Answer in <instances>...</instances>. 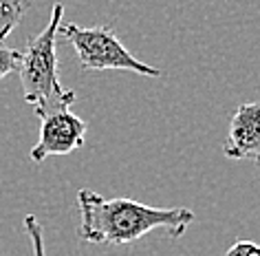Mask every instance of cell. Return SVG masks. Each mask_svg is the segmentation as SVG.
Returning <instances> with one entry per match:
<instances>
[{
  "instance_id": "1",
  "label": "cell",
  "mask_w": 260,
  "mask_h": 256,
  "mask_svg": "<svg viewBox=\"0 0 260 256\" xmlns=\"http://www.w3.org/2000/svg\"><path fill=\"white\" fill-rule=\"evenodd\" d=\"M80 239L84 243L128 245L154 230H166L172 239L187 232L194 221L190 208H152L128 196H106L93 190L77 192Z\"/></svg>"
},
{
  "instance_id": "2",
  "label": "cell",
  "mask_w": 260,
  "mask_h": 256,
  "mask_svg": "<svg viewBox=\"0 0 260 256\" xmlns=\"http://www.w3.org/2000/svg\"><path fill=\"white\" fill-rule=\"evenodd\" d=\"M64 18V7L53 5L51 20L38 36H31L27 47L20 51L18 75L22 84L24 102L34 106L38 117L51 110L71 108L77 100L73 89H64L57 71V29Z\"/></svg>"
},
{
  "instance_id": "3",
  "label": "cell",
  "mask_w": 260,
  "mask_h": 256,
  "mask_svg": "<svg viewBox=\"0 0 260 256\" xmlns=\"http://www.w3.org/2000/svg\"><path fill=\"white\" fill-rule=\"evenodd\" d=\"M57 34L71 42L77 53V62L84 71H130V73L161 77L166 75L161 69L141 62L123 47L115 29L106 27H77L73 22H60Z\"/></svg>"
},
{
  "instance_id": "4",
  "label": "cell",
  "mask_w": 260,
  "mask_h": 256,
  "mask_svg": "<svg viewBox=\"0 0 260 256\" xmlns=\"http://www.w3.org/2000/svg\"><path fill=\"white\" fill-rule=\"evenodd\" d=\"M86 122L77 117L71 108L51 110L40 117V137L31 148V161L42 163L47 157L69 155L82 148L86 141Z\"/></svg>"
},
{
  "instance_id": "5",
  "label": "cell",
  "mask_w": 260,
  "mask_h": 256,
  "mask_svg": "<svg viewBox=\"0 0 260 256\" xmlns=\"http://www.w3.org/2000/svg\"><path fill=\"white\" fill-rule=\"evenodd\" d=\"M225 157L230 159H260V102L240 104L232 115L230 130L223 146Z\"/></svg>"
},
{
  "instance_id": "6",
  "label": "cell",
  "mask_w": 260,
  "mask_h": 256,
  "mask_svg": "<svg viewBox=\"0 0 260 256\" xmlns=\"http://www.w3.org/2000/svg\"><path fill=\"white\" fill-rule=\"evenodd\" d=\"M29 7V0H0V44L20 24Z\"/></svg>"
},
{
  "instance_id": "7",
  "label": "cell",
  "mask_w": 260,
  "mask_h": 256,
  "mask_svg": "<svg viewBox=\"0 0 260 256\" xmlns=\"http://www.w3.org/2000/svg\"><path fill=\"white\" fill-rule=\"evenodd\" d=\"M24 230H27L29 239H31V247H34V256H47L44 254V236H42V225L36 219V214H27L24 216Z\"/></svg>"
},
{
  "instance_id": "8",
  "label": "cell",
  "mask_w": 260,
  "mask_h": 256,
  "mask_svg": "<svg viewBox=\"0 0 260 256\" xmlns=\"http://www.w3.org/2000/svg\"><path fill=\"white\" fill-rule=\"evenodd\" d=\"M18 62H20V51L7 49L0 44V80H5L9 73L18 71Z\"/></svg>"
},
{
  "instance_id": "9",
  "label": "cell",
  "mask_w": 260,
  "mask_h": 256,
  "mask_svg": "<svg viewBox=\"0 0 260 256\" xmlns=\"http://www.w3.org/2000/svg\"><path fill=\"white\" fill-rule=\"evenodd\" d=\"M225 256H260V245L253 241H238L227 249Z\"/></svg>"
},
{
  "instance_id": "10",
  "label": "cell",
  "mask_w": 260,
  "mask_h": 256,
  "mask_svg": "<svg viewBox=\"0 0 260 256\" xmlns=\"http://www.w3.org/2000/svg\"><path fill=\"white\" fill-rule=\"evenodd\" d=\"M256 166H258V168H260V159H258V161H256Z\"/></svg>"
}]
</instances>
